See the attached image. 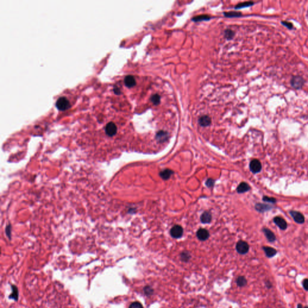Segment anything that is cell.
I'll list each match as a JSON object with an SVG mask.
<instances>
[{
  "instance_id": "7",
  "label": "cell",
  "mask_w": 308,
  "mask_h": 308,
  "mask_svg": "<svg viewBox=\"0 0 308 308\" xmlns=\"http://www.w3.org/2000/svg\"><path fill=\"white\" fill-rule=\"evenodd\" d=\"M290 214L292 217L293 219L295 222L297 223H303L304 221V217L303 216V214L298 211H290Z\"/></svg>"
},
{
  "instance_id": "10",
  "label": "cell",
  "mask_w": 308,
  "mask_h": 308,
  "mask_svg": "<svg viewBox=\"0 0 308 308\" xmlns=\"http://www.w3.org/2000/svg\"><path fill=\"white\" fill-rule=\"evenodd\" d=\"M169 137L168 133L164 131H160L157 133L156 135V139L161 143L166 142Z\"/></svg>"
},
{
  "instance_id": "16",
  "label": "cell",
  "mask_w": 308,
  "mask_h": 308,
  "mask_svg": "<svg viewBox=\"0 0 308 308\" xmlns=\"http://www.w3.org/2000/svg\"><path fill=\"white\" fill-rule=\"evenodd\" d=\"M263 231L267 237V238L268 239V241H271V242H273L274 241H275L276 239V236L274 235V234L269 229H267V228H264L263 229Z\"/></svg>"
},
{
  "instance_id": "4",
  "label": "cell",
  "mask_w": 308,
  "mask_h": 308,
  "mask_svg": "<svg viewBox=\"0 0 308 308\" xmlns=\"http://www.w3.org/2000/svg\"><path fill=\"white\" fill-rule=\"evenodd\" d=\"M183 229L179 225L174 226L170 230V235L173 238H179L182 236Z\"/></svg>"
},
{
  "instance_id": "12",
  "label": "cell",
  "mask_w": 308,
  "mask_h": 308,
  "mask_svg": "<svg viewBox=\"0 0 308 308\" xmlns=\"http://www.w3.org/2000/svg\"><path fill=\"white\" fill-rule=\"evenodd\" d=\"M199 123L202 127H208L211 124V120L209 116H204L200 117L199 119Z\"/></svg>"
},
{
  "instance_id": "21",
  "label": "cell",
  "mask_w": 308,
  "mask_h": 308,
  "mask_svg": "<svg viewBox=\"0 0 308 308\" xmlns=\"http://www.w3.org/2000/svg\"><path fill=\"white\" fill-rule=\"evenodd\" d=\"M210 19V17L208 16V15H200V16H196L195 18H193V21H205V20H208Z\"/></svg>"
},
{
  "instance_id": "28",
  "label": "cell",
  "mask_w": 308,
  "mask_h": 308,
  "mask_svg": "<svg viewBox=\"0 0 308 308\" xmlns=\"http://www.w3.org/2000/svg\"><path fill=\"white\" fill-rule=\"evenodd\" d=\"M214 180L213 179H208L206 182L207 186L208 187H211L214 186Z\"/></svg>"
},
{
  "instance_id": "36",
  "label": "cell",
  "mask_w": 308,
  "mask_h": 308,
  "mask_svg": "<svg viewBox=\"0 0 308 308\" xmlns=\"http://www.w3.org/2000/svg\"><path fill=\"white\" fill-rule=\"evenodd\" d=\"M304 308H308V307H305Z\"/></svg>"
},
{
  "instance_id": "20",
  "label": "cell",
  "mask_w": 308,
  "mask_h": 308,
  "mask_svg": "<svg viewBox=\"0 0 308 308\" xmlns=\"http://www.w3.org/2000/svg\"><path fill=\"white\" fill-rule=\"evenodd\" d=\"M236 283L239 286H244L247 283V280H246L244 277L240 276L237 279Z\"/></svg>"
},
{
  "instance_id": "23",
  "label": "cell",
  "mask_w": 308,
  "mask_h": 308,
  "mask_svg": "<svg viewBox=\"0 0 308 308\" xmlns=\"http://www.w3.org/2000/svg\"><path fill=\"white\" fill-rule=\"evenodd\" d=\"M160 99H161V98L160 96L158 94H155L154 95L152 96L151 98V101L155 104V105H158L160 103Z\"/></svg>"
},
{
  "instance_id": "5",
  "label": "cell",
  "mask_w": 308,
  "mask_h": 308,
  "mask_svg": "<svg viewBox=\"0 0 308 308\" xmlns=\"http://www.w3.org/2000/svg\"><path fill=\"white\" fill-rule=\"evenodd\" d=\"M105 130L106 134L108 136L112 137V136H114L117 133V127L115 125L114 123L109 122L108 124H107Z\"/></svg>"
},
{
  "instance_id": "22",
  "label": "cell",
  "mask_w": 308,
  "mask_h": 308,
  "mask_svg": "<svg viewBox=\"0 0 308 308\" xmlns=\"http://www.w3.org/2000/svg\"><path fill=\"white\" fill-rule=\"evenodd\" d=\"M254 4V3L252 2V1H248V2H244V3H240V4H238L236 7H235V9H241V8H243V7H249V6H251L252 5Z\"/></svg>"
},
{
  "instance_id": "31",
  "label": "cell",
  "mask_w": 308,
  "mask_h": 308,
  "mask_svg": "<svg viewBox=\"0 0 308 308\" xmlns=\"http://www.w3.org/2000/svg\"><path fill=\"white\" fill-rule=\"evenodd\" d=\"M263 200L265 202H271V203H274V202H276V199H274V198H269V197H267V196H265L263 198Z\"/></svg>"
},
{
  "instance_id": "19",
  "label": "cell",
  "mask_w": 308,
  "mask_h": 308,
  "mask_svg": "<svg viewBox=\"0 0 308 308\" xmlns=\"http://www.w3.org/2000/svg\"><path fill=\"white\" fill-rule=\"evenodd\" d=\"M255 208L257 211H260V212H265L266 211H268V210H270L271 207L270 205H265V204H258L256 205L255 206Z\"/></svg>"
},
{
  "instance_id": "30",
  "label": "cell",
  "mask_w": 308,
  "mask_h": 308,
  "mask_svg": "<svg viewBox=\"0 0 308 308\" xmlns=\"http://www.w3.org/2000/svg\"><path fill=\"white\" fill-rule=\"evenodd\" d=\"M282 24L285 25V27H286L287 28H288L289 29H292L293 28V25L292 23L289 22H288V21H282Z\"/></svg>"
},
{
  "instance_id": "6",
  "label": "cell",
  "mask_w": 308,
  "mask_h": 308,
  "mask_svg": "<svg viewBox=\"0 0 308 308\" xmlns=\"http://www.w3.org/2000/svg\"><path fill=\"white\" fill-rule=\"evenodd\" d=\"M250 169L254 173H259L262 169L261 163L258 160H254L250 163Z\"/></svg>"
},
{
  "instance_id": "26",
  "label": "cell",
  "mask_w": 308,
  "mask_h": 308,
  "mask_svg": "<svg viewBox=\"0 0 308 308\" xmlns=\"http://www.w3.org/2000/svg\"><path fill=\"white\" fill-rule=\"evenodd\" d=\"M11 232H12V226H11V224H9L6 227V233L9 239L11 238Z\"/></svg>"
},
{
  "instance_id": "29",
  "label": "cell",
  "mask_w": 308,
  "mask_h": 308,
  "mask_svg": "<svg viewBox=\"0 0 308 308\" xmlns=\"http://www.w3.org/2000/svg\"><path fill=\"white\" fill-rule=\"evenodd\" d=\"M181 258H182V260L183 261H187V260H189V258H190V256H189V254H187V252H183V253H182V255H181Z\"/></svg>"
},
{
  "instance_id": "11",
  "label": "cell",
  "mask_w": 308,
  "mask_h": 308,
  "mask_svg": "<svg viewBox=\"0 0 308 308\" xmlns=\"http://www.w3.org/2000/svg\"><path fill=\"white\" fill-rule=\"evenodd\" d=\"M125 84L128 87H133L136 84V81L134 77L132 75H128L124 80Z\"/></svg>"
},
{
  "instance_id": "8",
  "label": "cell",
  "mask_w": 308,
  "mask_h": 308,
  "mask_svg": "<svg viewBox=\"0 0 308 308\" xmlns=\"http://www.w3.org/2000/svg\"><path fill=\"white\" fill-rule=\"evenodd\" d=\"M197 236L200 240L205 241L209 238L210 233L207 229H200L197 232Z\"/></svg>"
},
{
  "instance_id": "33",
  "label": "cell",
  "mask_w": 308,
  "mask_h": 308,
  "mask_svg": "<svg viewBox=\"0 0 308 308\" xmlns=\"http://www.w3.org/2000/svg\"><path fill=\"white\" fill-rule=\"evenodd\" d=\"M303 285L304 288L306 290L308 291V279H304V281H303Z\"/></svg>"
},
{
  "instance_id": "9",
  "label": "cell",
  "mask_w": 308,
  "mask_h": 308,
  "mask_svg": "<svg viewBox=\"0 0 308 308\" xmlns=\"http://www.w3.org/2000/svg\"><path fill=\"white\" fill-rule=\"evenodd\" d=\"M274 222L282 230H285L287 227V223L286 221L282 217H276L274 219Z\"/></svg>"
},
{
  "instance_id": "13",
  "label": "cell",
  "mask_w": 308,
  "mask_h": 308,
  "mask_svg": "<svg viewBox=\"0 0 308 308\" xmlns=\"http://www.w3.org/2000/svg\"><path fill=\"white\" fill-rule=\"evenodd\" d=\"M251 189L250 186L245 182H241L237 187V192L239 193H243L246 192H248Z\"/></svg>"
},
{
  "instance_id": "15",
  "label": "cell",
  "mask_w": 308,
  "mask_h": 308,
  "mask_svg": "<svg viewBox=\"0 0 308 308\" xmlns=\"http://www.w3.org/2000/svg\"><path fill=\"white\" fill-rule=\"evenodd\" d=\"M173 172L170 169H165L160 173V176L164 179L167 180L170 177Z\"/></svg>"
},
{
  "instance_id": "18",
  "label": "cell",
  "mask_w": 308,
  "mask_h": 308,
  "mask_svg": "<svg viewBox=\"0 0 308 308\" xmlns=\"http://www.w3.org/2000/svg\"><path fill=\"white\" fill-rule=\"evenodd\" d=\"M263 249H264L266 255L270 258L274 257L276 254V252H277L274 249L270 248V247H264Z\"/></svg>"
},
{
  "instance_id": "35",
  "label": "cell",
  "mask_w": 308,
  "mask_h": 308,
  "mask_svg": "<svg viewBox=\"0 0 308 308\" xmlns=\"http://www.w3.org/2000/svg\"><path fill=\"white\" fill-rule=\"evenodd\" d=\"M297 308H303V306H302V305L301 304H299L297 306Z\"/></svg>"
},
{
  "instance_id": "1",
  "label": "cell",
  "mask_w": 308,
  "mask_h": 308,
  "mask_svg": "<svg viewBox=\"0 0 308 308\" xmlns=\"http://www.w3.org/2000/svg\"><path fill=\"white\" fill-rule=\"evenodd\" d=\"M55 105L59 110L65 111L70 107V103L65 97H61L57 101Z\"/></svg>"
},
{
  "instance_id": "17",
  "label": "cell",
  "mask_w": 308,
  "mask_h": 308,
  "mask_svg": "<svg viewBox=\"0 0 308 308\" xmlns=\"http://www.w3.org/2000/svg\"><path fill=\"white\" fill-rule=\"evenodd\" d=\"M12 292L9 296V298L10 299H13L14 300L17 301L18 299V297H19L18 288L15 285H12Z\"/></svg>"
},
{
  "instance_id": "27",
  "label": "cell",
  "mask_w": 308,
  "mask_h": 308,
  "mask_svg": "<svg viewBox=\"0 0 308 308\" xmlns=\"http://www.w3.org/2000/svg\"><path fill=\"white\" fill-rule=\"evenodd\" d=\"M144 291H145V293L147 295H151L153 293V289L152 288H151L150 286H146L145 288H144Z\"/></svg>"
},
{
  "instance_id": "2",
  "label": "cell",
  "mask_w": 308,
  "mask_h": 308,
  "mask_svg": "<svg viewBox=\"0 0 308 308\" xmlns=\"http://www.w3.org/2000/svg\"><path fill=\"white\" fill-rule=\"evenodd\" d=\"M236 249L239 254L243 255L248 252L249 249V244L246 242L243 241H239L236 244Z\"/></svg>"
},
{
  "instance_id": "3",
  "label": "cell",
  "mask_w": 308,
  "mask_h": 308,
  "mask_svg": "<svg viewBox=\"0 0 308 308\" xmlns=\"http://www.w3.org/2000/svg\"><path fill=\"white\" fill-rule=\"evenodd\" d=\"M304 84V79L301 77L295 76L291 80V86L295 89H300L302 88Z\"/></svg>"
},
{
  "instance_id": "14",
  "label": "cell",
  "mask_w": 308,
  "mask_h": 308,
  "mask_svg": "<svg viewBox=\"0 0 308 308\" xmlns=\"http://www.w3.org/2000/svg\"><path fill=\"white\" fill-rule=\"evenodd\" d=\"M211 220L212 216L208 211L204 212L201 217V220L203 223H210L211 221Z\"/></svg>"
},
{
  "instance_id": "32",
  "label": "cell",
  "mask_w": 308,
  "mask_h": 308,
  "mask_svg": "<svg viewBox=\"0 0 308 308\" xmlns=\"http://www.w3.org/2000/svg\"><path fill=\"white\" fill-rule=\"evenodd\" d=\"M233 36V33L232 31H230V30H227L226 31V36L228 38H230V37H232V36Z\"/></svg>"
},
{
  "instance_id": "34",
  "label": "cell",
  "mask_w": 308,
  "mask_h": 308,
  "mask_svg": "<svg viewBox=\"0 0 308 308\" xmlns=\"http://www.w3.org/2000/svg\"><path fill=\"white\" fill-rule=\"evenodd\" d=\"M114 93L116 94H120V90L117 87L114 88Z\"/></svg>"
},
{
  "instance_id": "25",
  "label": "cell",
  "mask_w": 308,
  "mask_h": 308,
  "mask_svg": "<svg viewBox=\"0 0 308 308\" xmlns=\"http://www.w3.org/2000/svg\"><path fill=\"white\" fill-rule=\"evenodd\" d=\"M129 308H143V307L140 303L138 301H135L131 304Z\"/></svg>"
},
{
  "instance_id": "24",
  "label": "cell",
  "mask_w": 308,
  "mask_h": 308,
  "mask_svg": "<svg viewBox=\"0 0 308 308\" xmlns=\"http://www.w3.org/2000/svg\"><path fill=\"white\" fill-rule=\"evenodd\" d=\"M224 15H225V16H226L227 17H238V16H240L241 15V13H238V12H232L225 13Z\"/></svg>"
}]
</instances>
